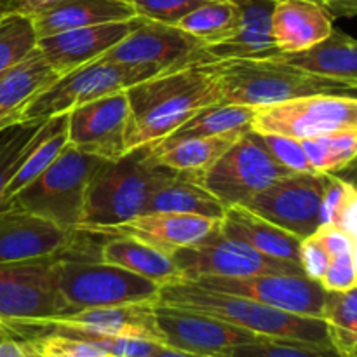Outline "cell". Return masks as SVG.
Listing matches in <instances>:
<instances>
[{
  "label": "cell",
  "mask_w": 357,
  "mask_h": 357,
  "mask_svg": "<svg viewBox=\"0 0 357 357\" xmlns=\"http://www.w3.org/2000/svg\"><path fill=\"white\" fill-rule=\"evenodd\" d=\"M103 160L66 145L40 176L6 202V208L26 211L66 232H77L82 220L87 187Z\"/></svg>",
  "instance_id": "obj_5"
},
{
  "label": "cell",
  "mask_w": 357,
  "mask_h": 357,
  "mask_svg": "<svg viewBox=\"0 0 357 357\" xmlns=\"http://www.w3.org/2000/svg\"><path fill=\"white\" fill-rule=\"evenodd\" d=\"M302 146L314 173L335 174L354 162L357 128L338 129L317 138L303 139Z\"/></svg>",
  "instance_id": "obj_34"
},
{
  "label": "cell",
  "mask_w": 357,
  "mask_h": 357,
  "mask_svg": "<svg viewBox=\"0 0 357 357\" xmlns=\"http://www.w3.org/2000/svg\"><path fill=\"white\" fill-rule=\"evenodd\" d=\"M3 13V10H2V3H0V14H2Z\"/></svg>",
  "instance_id": "obj_49"
},
{
  "label": "cell",
  "mask_w": 357,
  "mask_h": 357,
  "mask_svg": "<svg viewBox=\"0 0 357 357\" xmlns=\"http://www.w3.org/2000/svg\"><path fill=\"white\" fill-rule=\"evenodd\" d=\"M40 122H21L0 131V211L3 208V192L14 174L21 152L37 131Z\"/></svg>",
  "instance_id": "obj_38"
},
{
  "label": "cell",
  "mask_w": 357,
  "mask_h": 357,
  "mask_svg": "<svg viewBox=\"0 0 357 357\" xmlns=\"http://www.w3.org/2000/svg\"><path fill=\"white\" fill-rule=\"evenodd\" d=\"M323 7L333 20L338 17H354L357 14V0H312Z\"/></svg>",
  "instance_id": "obj_46"
},
{
  "label": "cell",
  "mask_w": 357,
  "mask_h": 357,
  "mask_svg": "<svg viewBox=\"0 0 357 357\" xmlns=\"http://www.w3.org/2000/svg\"><path fill=\"white\" fill-rule=\"evenodd\" d=\"M24 347H26V345H24ZM26 351H28V357H42L40 354H37V352L30 351V349H26Z\"/></svg>",
  "instance_id": "obj_48"
},
{
  "label": "cell",
  "mask_w": 357,
  "mask_h": 357,
  "mask_svg": "<svg viewBox=\"0 0 357 357\" xmlns=\"http://www.w3.org/2000/svg\"><path fill=\"white\" fill-rule=\"evenodd\" d=\"M100 260L142 275L159 286L181 279L169 255L132 237H107V243L100 248Z\"/></svg>",
  "instance_id": "obj_29"
},
{
  "label": "cell",
  "mask_w": 357,
  "mask_h": 357,
  "mask_svg": "<svg viewBox=\"0 0 357 357\" xmlns=\"http://www.w3.org/2000/svg\"><path fill=\"white\" fill-rule=\"evenodd\" d=\"M275 0H237L241 9L239 28L225 42L206 45L213 61L223 59H265L278 58L271 33V14Z\"/></svg>",
  "instance_id": "obj_22"
},
{
  "label": "cell",
  "mask_w": 357,
  "mask_h": 357,
  "mask_svg": "<svg viewBox=\"0 0 357 357\" xmlns=\"http://www.w3.org/2000/svg\"><path fill=\"white\" fill-rule=\"evenodd\" d=\"M54 258L0 264V323H28L72 312L59 293Z\"/></svg>",
  "instance_id": "obj_11"
},
{
  "label": "cell",
  "mask_w": 357,
  "mask_h": 357,
  "mask_svg": "<svg viewBox=\"0 0 357 357\" xmlns=\"http://www.w3.org/2000/svg\"><path fill=\"white\" fill-rule=\"evenodd\" d=\"M347 128H357L356 96L312 94L293 98L258 107L251 121V129L258 135L286 136L298 142Z\"/></svg>",
  "instance_id": "obj_9"
},
{
  "label": "cell",
  "mask_w": 357,
  "mask_h": 357,
  "mask_svg": "<svg viewBox=\"0 0 357 357\" xmlns=\"http://www.w3.org/2000/svg\"><path fill=\"white\" fill-rule=\"evenodd\" d=\"M192 282L215 291L251 298L296 316L323 317V286L305 275L258 274L246 278H202Z\"/></svg>",
  "instance_id": "obj_15"
},
{
  "label": "cell",
  "mask_w": 357,
  "mask_h": 357,
  "mask_svg": "<svg viewBox=\"0 0 357 357\" xmlns=\"http://www.w3.org/2000/svg\"><path fill=\"white\" fill-rule=\"evenodd\" d=\"M356 211L357 194L354 185L330 174L321 206V225H333L356 239Z\"/></svg>",
  "instance_id": "obj_36"
},
{
  "label": "cell",
  "mask_w": 357,
  "mask_h": 357,
  "mask_svg": "<svg viewBox=\"0 0 357 357\" xmlns=\"http://www.w3.org/2000/svg\"><path fill=\"white\" fill-rule=\"evenodd\" d=\"M176 171L153 159V143L136 146L114 160H103L86 192L84 213L77 230L124 223L143 215L155 188Z\"/></svg>",
  "instance_id": "obj_3"
},
{
  "label": "cell",
  "mask_w": 357,
  "mask_h": 357,
  "mask_svg": "<svg viewBox=\"0 0 357 357\" xmlns=\"http://www.w3.org/2000/svg\"><path fill=\"white\" fill-rule=\"evenodd\" d=\"M58 0H0L3 13L23 14V16L33 17L35 14L42 13L49 6L56 3Z\"/></svg>",
  "instance_id": "obj_44"
},
{
  "label": "cell",
  "mask_w": 357,
  "mask_h": 357,
  "mask_svg": "<svg viewBox=\"0 0 357 357\" xmlns=\"http://www.w3.org/2000/svg\"><path fill=\"white\" fill-rule=\"evenodd\" d=\"M155 323L167 347L201 356L229 357L237 345L260 340V335L237 328L225 321L153 303Z\"/></svg>",
  "instance_id": "obj_16"
},
{
  "label": "cell",
  "mask_w": 357,
  "mask_h": 357,
  "mask_svg": "<svg viewBox=\"0 0 357 357\" xmlns=\"http://www.w3.org/2000/svg\"><path fill=\"white\" fill-rule=\"evenodd\" d=\"M98 59L152 66L159 73L195 63H215L209 58L204 42L192 37L176 24L159 23L145 17H142L135 30L129 31L119 44Z\"/></svg>",
  "instance_id": "obj_12"
},
{
  "label": "cell",
  "mask_w": 357,
  "mask_h": 357,
  "mask_svg": "<svg viewBox=\"0 0 357 357\" xmlns=\"http://www.w3.org/2000/svg\"><path fill=\"white\" fill-rule=\"evenodd\" d=\"M136 17L126 0H58L31 17L37 38L75 28L114 23Z\"/></svg>",
  "instance_id": "obj_24"
},
{
  "label": "cell",
  "mask_w": 357,
  "mask_h": 357,
  "mask_svg": "<svg viewBox=\"0 0 357 357\" xmlns=\"http://www.w3.org/2000/svg\"><path fill=\"white\" fill-rule=\"evenodd\" d=\"M319 284L326 291H349L357 286V271H356V251L354 253L338 255L330 258Z\"/></svg>",
  "instance_id": "obj_41"
},
{
  "label": "cell",
  "mask_w": 357,
  "mask_h": 357,
  "mask_svg": "<svg viewBox=\"0 0 357 357\" xmlns=\"http://www.w3.org/2000/svg\"><path fill=\"white\" fill-rule=\"evenodd\" d=\"M218 229L229 239L248 244L261 255L300 265L298 253L302 239L261 218L246 206H225L223 216L218 220Z\"/></svg>",
  "instance_id": "obj_23"
},
{
  "label": "cell",
  "mask_w": 357,
  "mask_h": 357,
  "mask_svg": "<svg viewBox=\"0 0 357 357\" xmlns=\"http://www.w3.org/2000/svg\"><path fill=\"white\" fill-rule=\"evenodd\" d=\"M257 108L246 105L216 103L204 108L194 117L188 119L185 124L174 129L169 136L160 142H176L185 138H206V136L230 135V132H243L251 129V121Z\"/></svg>",
  "instance_id": "obj_31"
},
{
  "label": "cell",
  "mask_w": 357,
  "mask_h": 357,
  "mask_svg": "<svg viewBox=\"0 0 357 357\" xmlns=\"http://www.w3.org/2000/svg\"><path fill=\"white\" fill-rule=\"evenodd\" d=\"M66 145H68L66 114L42 121L21 152L16 171L7 183L6 192H3V208L13 195H16L35 178L40 176L58 159Z\"/></svg>",
  "instance_id": "obj_26"
},
{
  "label": "cell",
  "mask_w": 357,
  "mask_h": 357,
  "mask_svg": "<svg viewBox=\"0 0 357 357\" xmlns=\"http://www.w3.org/2000/svg\"><path fill=\"white\" fill-rule=\"evenodd\" d=\"M126 152L157 143L204 108L222 101L220 61L160 72L126 89Z\"/></svg>",
  "instance_id": "obj_1"
},
{
  "label": "cell",
  "mask_w": 357,
  "mask_h": 357,
  "mask_svg": "<svg viewBox=\"0 0 357 357\" xmlns=\"http://www.w3.org/2000/svg\"><path fill=\"white\" fill-rule=\"evenodd\" d=\"M261 142L268 149V152L288 169L296 171V173H314L307 160L305 152H303L302 142L286 136L278 135H260Z\"/></svg>",
  "instance_id": "obj_40"
},
{
  "label": "cell",
  "mask_w": 357,
  "mask_h": 357,
  "mask_svg": "<svg viewBox=\"0 0 357 357\" xmlns=\"http://www.w3.org/2000/svg\"><path fill=\"white\" fill-rule=\"evenodd\" d=\"M225 204L206 190L195 178L176 173L155 188L146 202L145 213H183L220 220Z\"/></svg>",
  "instance_id": "obj_30"
},
{
  "label": "cell",
  "mask_w": 357,
  "mask_h": 357,
  "mask_svg": "<svg viewBox=\"0 0 357 357\" xmlns=\"http://www.w3.org/2000/svg\"><path fill=\"white\" fill-rule=\"evenodd\" d=\"M31 17L23 14H0V75L23 63L37 49Z\"/></svg>",
  "instance_id": "obj_35"
},
{
  "label": "cell",
  "mask_w": 357,
  "mask_h": 357,
  "mask_svg": "<svg viewBox=\"0 0 357 357\" xmlns=\"http://www.w3.org/2000/svg\"><path fill=\"white\" fill-rule=\"evenodd\" d=\"M136 16L159 23L176 24L190 10L208 0H126Z\"/></svg>",
  "instance_id": "obj_39"
},
{
  "label": "cell",
  "mask_w": 357,
  "mask_h": 357,
  "mask_svg": "<svg viewBox=\"0 0 357 357\" xmlns=\"http://www.w3.org/2000/svg\"><path fill=\"white\" fill-rule=\"evenodd\" d=\"M298 264L305 278L319 282L324 271H326L328 264H330V255H328V251L321 246V243L316 237H305V239H302V243H300Z\"/></svg>",
  "instance_id": "obj_42"
},
{
  "label": "cell",
  "mask_w": 357,
  "mask_h": 357,
  "mask_svg": "<svg viewBox=\"0 0 357 357\" xmlns=\"http://www.w3.org/2000/svg\"><path fill=\"white\" fill-rule=\"evenodd\" d=\"M139 21L142 17L136 16L132 20L93 24V26L49 35L38 38L37 51L59 75H63L101 58L129 31L135 30Z\"/></svg>",
  "instance_id": "obj_20"
},
{
  "label": "cell",
  "mask_w": 357,
  "mask_h": 357,
  "mask_svg": "<svg viewBox=\"0 0 357 357\" xmlns=\"http://www.w3.org/2000/svg\"><path fill=\"white\" fill-rule=\"evenodd\" d=\"M59 73L35 49L23 63L0 75V131L20 124L28 101L54 82Z\"/></svg>",
  "instance_id": "obj_25"
},
{
  "label": "cell",
  "mask_w": 357,
  "mask_h": 357,
  "mask_svg": "<svg viewBox=\"0 0 357 357\" xmlns=\"http://www.w3.org/2000/svg\"><path fill=\"white\" fill-rule=\"evenodd\" d=\"M181 279L197 281L202 278H246L258 274L303 275L293 261L261 255L248 244L229 239L218 225L199 243L181 248L171 255Z\"/></svg>",
  "instance_id": "obj_10"
},
{
  "label": "cell",
  "mask_w": 357,
  "mask_h": 357,
  "mask_svg": "<svg viewBox=\"0 0 357 357\" xmlns=\"http://www.w3.org/2000/svg\"><path fill=\"white\" fill-rule=\"evenodd\" d=\"M107 357H108V356H107Z\"/></svg>",
  "instance_id": "obj_50"
},
{
  "label": "cell",
  "mask_w": 357,
  "mask_h": 357,
  "mask_svg": "<svg viewBox=\"0 0 357 357\" xmlns=\"http://www.w3.org/2000/svg\"><path fill=\"white\" fill-rule=\"evenodd\" d=\"M321 246L328 251L330 258L338 257V255L354 253L356 251V239L345 234L344 230L337 229L333 225H321L316 232L312 234Z\"/></svg>",
  "instance_id": "obj_43"
},
{
  "label": "cell",
  "mask_w": 357,
  "mask_h": 357,
  "mask_svg": "<svg viewBox=\"0 0 357 357\" xmlns=\"http://www.w3.org/2000/svg\"><path fill=\"white\" fill-rule=\"evenodd\" d=\"M239 21L237 0H208L181 17L176 26L206 45H215L229 40L239 28Z\"/></svg>",
  "instance_id": "obj_32"
},
{
  "label": "cell",
  "mask_w": 357,
  "mask_h": 357,
  "mask_svg": "<svg viewBox=\"0 0 357 357\" xmlns=\"http://www.w3.org/2000/svg\"><path fill=\"white\" fill-rule=\"evenodd\" d=\"M243 132L206 136V138H185L176 142H157L153 143V159L167 169L199 180Z\"/></svg>",
  "instance_id": "obj_28"
},
{
  "label": "cell",
  "mask_w": 357,
  "mask_h": 357,
  "mask_svg": "<svg viewBox=\"0 0 357 357\" xmlns=\"http://www.w3.org/2000/svg\"><path fill=\"white\" fill-rule=\"evenodd\" d=\"M0 357H28L23 340H20L2 323H0Z\"/></svg>",
  "instance_id": "obj_45"
},
{
  "label": "cell",
  "mask_w": 357,
  "mask_h": 357,
  "mask_svg": "<svg viewBox=\"0 0 357 357\" xmlns=\"http://www.w3.org/2000/svg\"><path fill=\"white\" fill-rule=\"evenodd\" d=\"M278 58L328 79L344 80L357 86V45L345 31L333 28L331 33L305 51L281 54Z\"/></svg>",
  "instance_id": "obj_27"
},
{
  "label": "cell",
  "mask_w": 357,
  "mask_h": 357,
  "mask_svg": "<svg viewBox=\"0 0 357 357\" xmlns=\"http://www.w3.org/2000/svg\"><path fill=\"white\" fill-rule=\"evenodd\" d=\"M6 326L17 337L30 333H58L72 335V337L107 335V337L149 338V340L162 344L152 302L117 307H93V309L73 310L65 316L51 317V319L13 323Z\"/></svg>",
  "instance_id": "obj_13"
},
{
  "label": "cell",
  "mask_w": 357,
  "mask_h": 357,
  "mask_svg": "<svg viewBox=\"0 0 357 357\" xmlns=\"http://www.w3.org/2000/svg\"><path fill=\"white\" fill-rule=\"evenodd\" d=\"M128 121L126 91L98 98L66 114L68 145L105 160L119 159L126 153Z\"/></svg>",
  "instance_id": "obj_17"
},
{
  "label": "cell",
  "mask_w": 357,
  "mask_h": 357,
  "mask_svg": "<svg viewBox=\"0 0 357 357\" xmlns=\"http://www.w3.org/2000/svg\"><path fill=\"white\" fill-rule=\"evenodd\" d=\"M220 103L265 107L312 94L356 96L357 86L305 72L281 58L220 61Z\"/></svg>",
  "instance_id": "obj_4"
},
{
  "label": "cell",
  "mask_w": 357,
  "mask_h": 357,
  "mask_svg": "<svg viewBox=\"0 0 357 357\" xmlns=\"http://www.w3.org/2000/svg\"><path fill=\"white\" fill-rule=\"evenodd\" d=\"M296 171L282 166L253 129L239 136L229 150L199 178V183L225 206H246L279 178Z\"/></svg>",
  "instance_id": "obj_8"
},
{
  "label": "cell",
  "mask_w": 357,
  "mask_h": 357,
  "mask_svg": "<svg viewBox=\"0 0 357 357\" xmlns=\"http://www.w3.org/2000/svg\"><path fill=\"white\" fill-rule=\"evenodd\" d=\"M216 225L218 220L206 216L183 213H143L119 225L98 227L79 232L100 237H132L171 257L174 251L204 239Z\"/></svg>",
  "instance_id": "obj_18"
},
{
  "label": "cell",
  "mask_w": 357,
  "mask_h": 357,
  "mask_svg": "<svg viewBox=\"0 0 357 357\" xmlns=\"http://www.w3.org/2000/svg\"><path fill=\"white\" fill-rule=\"evenodd\" d=\"M335 20L312 0H275L271 33L281 54L305 51L335 28Z\"/></svg>",
  "instance_id": "obj_21"
},
{
  "label": "cell",
  "mask_w": 357,
  "mask_h": 357,
  "mask_svg": "<svg viewBox=\"0 0 357 357\" xmlns=\"http://www.w3.org/2000/svg\"><path fill=\"white\" fill-rule=\"evenodd\" d=\"M321 319L326 323L330 345L340 354L356 357L357 352V288L326 291Z\"/></svg>",
  "instance_id": "obj_33"
},
{
  "label": "cell",
  "mask_w": 357,
  "mask_h": 357,
  "mask_svg": "<svg viewBox=\"0 0 357 357\" xmlns=\"http://www.w3.org/2000/svg\"><path fill=\"white\" fill-rule=\"evenodd\" d=\"M229 357H347L331 345L309 344L282 338H260L251 344L237 345Z\"/></svg>",
  "instance_id": "obj_37"
},
{
  "label": "cell",
  "mask_w": 357,
  "mask_h": 357,
  "mask_svg": "<svg viewBox=\"0 0 357 357\" xmlns=\"http://www.w3.org/2000/svg\"><path fill=\"white\" fill-rule=\"evenodd\" d=\"M157 70L145 65L110 63L94 59L68 73H63L44 91L31 98L23 108L21 122H42L54 115L91 103L98 98L126 91L128 87L157 75Z\"/></svg>",
  "instance_id": "obj_7"
},
{
  "label": "cell",
  "mask_w": 357,
  "mask_h": 357,
  "mask_svg": "<svg viewBox=\"0 0 357 357\" xmlns=\"http://www.w3.org/2000/svg\"><path fill=\"white\" fill-rule=\"evenodd\" d=\"M152 357H211V356L194 354V352H185V351H180V349H173V347H167V345L164 344H159Z\"/></svg>",
  "instance_id": "obj_47"
},
{
  "label": "cell",
  "mask_w": 357,
  "mask_h": 357,
  "mask_svg": "<svg viewBox=\"0 0 357 357\" xmlns=\"http://www.w3.org/2000/svg\"><path fill=\"white\" fill-rule=\"evenodd\" d=\"M155 303L204 314L260 337L330 345L326 323L319 317L296 316L244 296L202 288L185 279L160 286Z\"/></svg>",
  "instance_id": "obj_2"
},
{
  "label": "cell",
  "mask_w": 357,
  "mask_h": 357,
  "mask_svg": "<svg viewBox=\"0 0 357 357\" xmlns=\"http://www.w3.org/2000/svg\"><path fill=\"white\" fill-rule=\"evenodd\" d=\"M328 176L323 173H289L255 195L246 208L298 239H305L321 227Z\"/></svg>",
  "instance_id": "obj_14"
},
{
  "label": "cell",
  "mask_w": 357,
  "mask_h": 357,
  "mask_svg": "<svg viewBox=\"0 0 357 357\" xmlns=\"http://www.w3.org/2000/svg\"><path fill=\"white\" fill-rule=\"evenodd\" d=\"M75 239L77 232H66L26 211H0V264L58 257L72 250Z\"/></svg>",
  "instance_id": "obj_19"
},
{
  "label": "cell",
  "mask_w": 357,
  "mask_h": 357,
  "mask_svg": "<svg viewBox=\"0 0 357 357\" xmlns=\"http://www.w3.org/2000/svg\"><path fill=\"white\" fill-rule=\"evenodd\" d=\"M54 274L65 302L73 310L152 302L160 286L138 274L80 255L61 253L54 258Z\"/></svg>",
  "instance_id": "obj_6"
}]
</instances>
